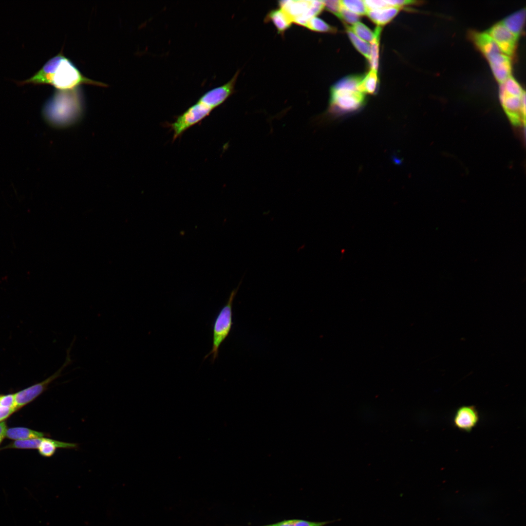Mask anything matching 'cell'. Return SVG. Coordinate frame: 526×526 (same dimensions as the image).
Segmentation results:
<instances>
[{
    "label": "cell",
    "instance_id": "cell-1",
    "mask_svg": "<svg viewBox=\"0 0 526 526\" xmlns=\"http://www.w3.org/2000/svg\"><path fill=\"white\" fill-rule=\"evenodd\" d=\"M19 85L50 84L57 90H67L90 84L107 87L105 83L85 76L62 51L50 59L30 78L18 83Z\"/></svg>",
    "mask_w": 526,
    "mask_h": 526
},
{
    "label": "cell",
    "instance_id": "cell-2",
    "mask_svg": "<svg viewBox=\"0 0 526 526\" xmlns=\"http://www.w3.org/2000/svg\"><path fill=\"white\" fill-rule=\"evenodd\" d=\"M241 280L237 287L231 292L226 303L222 307L216 316L213 325L212 345L210 351L205 357L204 359L211 356L213 363L217 358L219 348L229 335L233 325L232 306L234 299L242 283Z\"/></svg>",
    "mask_w": 526,
    "mask_h": 526
},
{
    "label": "cell",
    "instance_id": "cell-3",
    "mask_svg": "<svg viewBox=\"0 0 526 526\" xmlns=\"http://www.w3.org/2000/svg\"><path fill=\"white\" fill-rule=\"evenodd\" d=\"M365 102L363 93L358 91L331 89L327 113L331 116L352 113L361 108Z\"/></svg>",
    "mask_w": 526,
    "mask_h": 526
},
{
    "label": "cell",
    "instance_id": "cell-4",
    "mask_svg": "<svg viewBox=\"0 0 526 526\" xmlns=\"http://www.w3.org/2000/svg\"><path fill=\"white\" fill-rule=\"evenodd\" d=\"M279 5L293 23L303 27L310 19L316 17L324 8L322 0H282L279 1Z\"/></svg>",
    "mask_w": 526,
    "mask_h": 526
},
{
    "label": "cell",
    "instance_id": "cell-5",
    "mask_svg": "<svg viewBox=\"0 0 526 526\" xmlns=\"http://www.w3.org/2000/svg\"><path fill=\"white\" fill-rule=\"evenodd\" d=\"M213 110L209 106L197 101L169 124L173 132V140L180 136L186 131L209 115Z\"/></svg>",
    "mask_w": 526,
    "mask_h": 526
},
{
    "label": "cell",
    "instance_id": "cell-6",
    "mask_svg": "<svg viewBox=\"0 0 526 526\" xmlns=\"http://www.w3.org/2000/svg\"><path fill=\"white\" fill-rule=\"evenodd\" d=\"M73 342L67 350V356L63 365L52 375L43 381L35 384L26 389L14 394L16 405L17 409L32 401L48 388V386L55 380L61 376L63 370L72 362L70 351Z\"/></svg>",
    "mask_w": 526,
    "mask_h": 526
},
{
    "label": "cell",
    "instance_id": "cell-7",
    "mask_svg": "<svg viewBox=\"0 0 526 526\" xmlns=\"http://www.w3.org/2000/svg\"><path fill=\"white\" fill-rule=\"evenodd\" d=\"M499 98L503 108L510 120L516 124H525L526 116V93L521 96L506 93L499 87Z\"/></svg>",
    "mask_w": 526,
    "mask_h": 526
},
{
    "label": "cell",
    "instance_id": "cell-8",
    "mask_svg": "<svg viewBox=\"0 0 526 526\" xmlns=\"http://www.w3.org/2000/svg\"><path fill=\"white\" fill-rule=\"evenodd\" d=\"M240 70L226 83L213 88L204 94L198 100L214 110L223 104L234 91Z\"/></svg>",
    "mask_w": 526,
    "mask_h": 526
},
{
    "label": "cell",
    "instance_id": "cell-9",
    "mask_svg": "<svg viewBox=\"0 0 526 526\" xmlns=\"http://www.w3.org/2000/svg\"><path fill=\"white\" fill-rule=\"evenodd\" d=\"M486 32L496 42L504 54L509 56L513 55L518 37L501 22L494 24Z\"/></svg>",
    "mask_w": 526,
    "mask_h": 526
},
{
    "label": "cell",
    "instance_id": "cell-10",
    "mask_svg": "<svg viewBox=\"0 0 526 526\" xmlns=\"http://www.w3.org/2000/svg\"><path fill=\"white\" fill-rule=\"evenodd\" d=\"M479 420V414L474 406L463 405L456 409L452 423L457 429L469 432L476 427Z\"/></svg>",
    "mask_w": 526,
    "mask_h": 526
},
{
    "label": "cell",
    "instance_id": "cell-11",
    "mask_svg": "<svg viewBox=\"0 0 526 526\" xmlns=\"http://www.w3.org/2000/svg\"><path fill=\"white\" fill-rule=\"evenodd\" d=\"M472 38L476 46L488 60L503 53L493 39L486 32H474Z\"/></svg>",
    "mask_w": 526,
    "mask_h": 526
},
{
    "label": "cell",
    "instance_id": "cell-12",
    "mask_svg": "<svg viewBox=\"0 0 526 526\" xmlns=\"http://www.w3.org/2000/svg\"><path fill=\"white\" fill-rule=\"evenodd\" d=\"M265 21L272 22L278 34L282 35L293 23L291 18L281 8L269 11L265 18Z\"/></svg>",
    "mask_w": 526,
    "mask_h": 526
},
{
    "label": "cell",
    "instance_id": "cell-13",
    "mask_svg": "<svg viewBox=\"0 0 526 526\" xmlns=\"http://www.w3.org/2000/svg\"><path fill=\"white\" fill-rule=\"evenodd\" d=\"M77 447V444L69 443L43 437L38 448L39 454L46 457L52 456L57 449H73Z\"/></svg>",
    "mask_w": 526,
    "mask_h": 526
},
{
    "label": "cell",
    "instance_id": "cell-14",
    "mask_svg": "<svg viewBox=\"0 0 526 526\" xmlns=\"http://www.w3.org/2000/svg\"><path fill=\"white\" fill-rule=\"evenodd\" d=\"M526 17L525 8L521 9L504 18L501 22L518 37L522 31Z\"/></svg>",
    "mask_w": 526,
    "mask_h": 526
},
{
    "label": "cell",
    "instance_id": "cell-15",
    "mask_svg": "<svg viewBox=\"0 0 526 526\" xmlns=\"http://www.w3.org/2000/svg\"><path fill=\"white\" fill-rule=\"evenodd\" d=\"M399 8L388 7L382 9L368 10L367 15L379 26L389 22L399 12Z\"/></svg>",
    "mask_w": 526,
    "mask_h": 526
},
{
    "label": "cell",
    "instance_id": "cell-16",
    "mask_svg": "<svg viewBox=\"0 0 526 526\" xmlns=\"http://www.w3.org/2000/svg\"><path fill=\"white\" fill-rule=\"evenodd\" d=\"M45 434L28 428L23 427L12 428L7 429L6 436L13 440H25L44 437Z\"/></svg>",
    "mask_w": 526,
    "mask_h": 526
},
{
    "label": "cell",
    "instance_id": "cell-17",
    "mask_svg": "<svg viewBox=\"0 0 526 526\" xmlns=\"http://www.w3.org/2000/svg\"><path fill=\"white\" fill-rule=\"evenodd\" d=\"M378 82L377 71L371 69L359 84L357 90L362 93L373 94L376 88Z\"/></svg>",
    "mask_w": 526,
    "mask_h": 526
},
{
    "label": "cell",
    "instance_id": "cell-18",
    "mask_svg": "<svg viewBox=\"0 0 526 526\" xmlns=\"http://www.w3.org/2000/svg\"><path fill=\"white\" fill-rule=\"evenodd\" d=\"M363 75H351L344 77L336 82L331 89L335 90L358 91L357 87Z\"/></svg>",
    "mask_w": 526,
    "mask_h": 526
},
{
    "label": "cell",
    "instance_id": "cell-19",
    "mask_svg": "<svg viewBox=\"0 0 526 526\" xmlns=\"http://www.w3.org/2000/svg\"><path fill=\"white\" fill-rule=\"evenodd\" d=\"M304 27L312 31L316 32L331 33L336 32V29L334 27L331 26L317 17L310 19Z\"/></svg>",
    "mask_w": 526,
    "mask_h": 526
},
{
    "label": "cell",
    "instance_id": "cell-20",
    "mask_svg": "<svg viewBox=\"0 0 526 526\" xmlns=\"http://www.w3.org/2000/svg\"><path fill=\"white\" fill-rule=\"evenodd\" d=\"M331 521L313 522L303 519L283 520L275 523L260 526H324Z\"/></svg>",
    "mask_w": 526,
    "mask_h": 526
},
{
    "label": "cell",
    "instance_id": "cell-21",
    "mask_svg": "<svg viewBox=\"0 0 526 526\" xmlns=\"http://www.w3.org/2000/svg\"><path fill=\"white\" fill-rule=\"evenodd\" d=\"M381 28L378 26L375 30L376 37L371 42V54L369 62L371 69L377 71L378 66L379 40Z\"/></svg>",
    "mask_w": 526,
    "mask_h": 526
},
{
    "label": "cell",
    "instance_id": "cell-22",
    "mask_svg": "<svg viewBox=\"0 0 526 526\" xmlns=\"http://www.w3.org/2000/svg\"><path fill=\"white\" fill-rule=\"evenodd\" d=\"M350 39L355 48L366 58L369 60L371 54V45L365 40L354 34L348 28L347 29Z\"/></svg>",
    "mask_w": 526,
    "mask_h": 526
},
{
    "label": "cell",
    "instance_id": "cell-23",
    "mask_svg": "<svg viewBox=\"0 0 526 526\" xmlns=\"http://www.w3.org/2000/svg\"><path fill=\"white\" fill-rule=\"evenodd\" d=\"M354 34L365 41L372 42L376 37L373 32L364 24L357 22L351 27H348Z\"/></svg>",
    "mask_w": 526,
    "mask_h": 526
},
{
    "label": "cell",
    "instance_id": "cell-24",
    "mask_svg": "<svg viewBox=\"0 0 526 526\" xmlns=\"http://www.w3.org/2000/svg\"><path fill=\"white\" fill-rule=\"evenodd\" d=\"M504 91L509 94L521 96L525 92L523 90L519 83L511 75L509 76L503 82L500 83Z\"/></svg>",
    "mask_w": 526,
    "mask_h": 526
},
{
    "label": "cell",
    "instance_id": "cell-25",
    "mask_svg": "<svg viewBox=\"0 0 526 526\" xmlns=\"http://www.w3.org/2000/svg\"><path fill=\"white\" fill-rule=\"evenodd\" d=\"M341 5L357 15H365L367 9L363 0H340Z\"/></svg>",
    "mask_w": 526,
    "mask_h": 526
},
{
    "label": "cell",
    "instance_id": "cell-26",
    "mask_svg": "<svg viewBox=\"0 0 526 526\" xmlns=\"http://www.w3.org/2000/svg\"><path fill=\"white\" fill-rule=\"evenodd\" d=\"M43 437L29 439L25 440H17L9 444L4 448H16L22 449H38Z\"/></svg>",
    "mask_w": 526,
    "mask_h": 526
},
{
    "label": "cell",
    "instance_id": "cell-27",
    "mask_svg": "<svg viewBox=\"0 0 526 526\" xmlns=\"http://www.w3.org/2000/svg\"><path fill=\"white\" fill-rule=\"evenodd\" d=\"M338 18L348 23L353 24L358 22L359 19L358 15L347 10L341 4Z\"/></svg>",
    "mask_w": 526,
    "mask_h": 526
},
{
    "label": "cell",
    "instance_id": "cell-28",
    "mask_svg": "<svg viewBox=\"0 0 526 526\" xmlns=\"http://www.w3.org/2000/svg\"><path fill=\"white\" fill-rule=\"evenodd\" d=\"M322 1L324 8L338 18L341 8L340 0H322Z\"/></svg>",
    "mask_w": 526,
    "mask_h": 526
},
{
    "label": "cell",
    "instance_id": "cell-29",
    "mask_svg": "<svg viewBox=\"0 0 526 526\" xmlns=\"http://www.w3.org/2000/svg\"><path fill=\"white\" fill-rule=\"evenodd\" d=\"M368 10H377L389 7L386 0H363Z\"/></svg>",
    "mask_w": 526,
    "mask_h": 526
},
{
    "label": "cell",
    "instance_id": "cell-30",
    "mask_svg": "<svg viewBox=\"0 0 526 526\" xmlns=\"http://www.w3.org/2000/svg\"><path fill=\"white\" fill-rule=\"evenodd\" d=\"M0 406L17 410L16 405L14 394H9L0 396Z\"/></svg>",
    "mask_w": 526,
    "mask_h": 526
},
{
    "label": "cell",
    "instance_id": "cell-31",
    "mask_svg": "<svg viewBox=\"0 0 526 526\" xmlns=\"http://www.w3.org/2000/svg\"><path fill=\"white\" fill-rule=\"evenodd\" d=\"M415 1L413 0H386V2L389 7H394L397 8H401L404 5H409L413 4Z\"/></svg>",
    "mask_w": 526,
    "mask_h": 526
},
{
    "label": "cell",
    "instance_id": "cell-32",
    "mask_svg": "<svg viewBox=\"0 0 526 526\" xmlns=\"http://www.w3.org/2000/svg\"><path fill=\"white\" fill-rule=\"evenodd\" d=\"M16 410L0 406V421L10 416Z\"/></svg>",
    "mask_w": 526,
    "mask_h": 526
},
{
    "label": "cell",
    "instance_id": "cell-33",
    "mask_svg": "<svg viewBox=\"0 0 526 526\" xmlns=\"http://www.w3.org/2000/svg\"><path fill=\"white\" fill-rule=\"evenodd\" d=\"M7 426L6 423L4 422L0 423V439H3V438L6 436V433L7 432Z\"/></svg>",
    "mask_w": 526,
    "mask_h": 526
},
{
    "label": "cell",
    "instance_id": "cell-34",
    "mask_svg": "<svg viewBox=\"0 0 526 526\" xmlns=\"http://www.w3.org/2000/svg\"><path fill=\"white\" fill-rule=\"evenodd\" d=\"M2 439H0V443H1V442L2 441Z\"/></svg>",
    "mask_w": 526,
    "mask_h": 526
}]
</instances>
